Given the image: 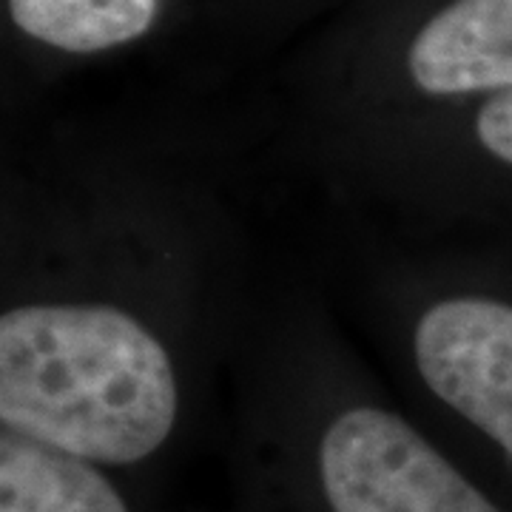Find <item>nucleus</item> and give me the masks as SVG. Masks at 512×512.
Here are the masks:
<instances>
[{
  "mask_svg": "<svg viewBox=\"0 0 512 512\" xmlns=\"http://www.w3.org/2000/svg\"><path fill=\"white\" fill-rule=\"evenodd\" d=\"M239 137L15 131L0 151V430L165 487L265 276Z\"/></svg>",
  "mask_w": 512,
  "mask_h": 512,
  "instance_id": "obj_1",
  "label": "nucleus"
},
{
  "mask_svg": "<svg viewBox=\"0 0 512 512\" xmlns=\"http://www.w3.org/2000/svg\"><path fill=\"white\" fill-rule=\"evenodd\" d=\"M225 407V512H510L376 376L316 268L268 262Z\"/></svg>",
  "mask_w": 512,
  "mask_h": 512,
  "instance_id": "obj_2",
  "label": "nucleus"
},
{
  "mask_svg": "<svg viewBox=\"0 0 512 512\" xmlns=\"http://www.w3.org/2000/svg\"><path fill=\"white\" fill-rule=\"evenodd\" d=\"M387 63L382 80L271 165L265 180L302 183L362 148L512 89V0H441L396 37Z\"/></svg>",
  "mask_w": 512,
  "mask_h": 512,
  "instance_id": "obj_3",
  "label": "nucleus"
},
{
  "mask_svg": "<svg viewBox=\"0 0 512 512\" xmlns=\"http://www.w3.org/2000/svg\"><path fill=\"white\" fill-rule=\"evenodd\" d=\"M163 490L0 430V512H165Z\"/></svg>",
  "mask_w": 512,
  "mask_h": 512,
  "instance_id": "obj_4",
  "label": "nucleus"
},
{
  "mask_svg": "<svg viewBox=\"0 0 512 512\" xmlns=\"http://www.w3.org/2000/svg\"><path fill=\"white\" fill-rule=\"evenodd\" d=\"M163 0H6L20 35L74 57L100 55L151 32Z\"/></svg>",
  "mask_w": 512,
  "mask_h": 512,
  "instance_id": "obj_5",
  "label": "nucleus"
}]
</instances>
